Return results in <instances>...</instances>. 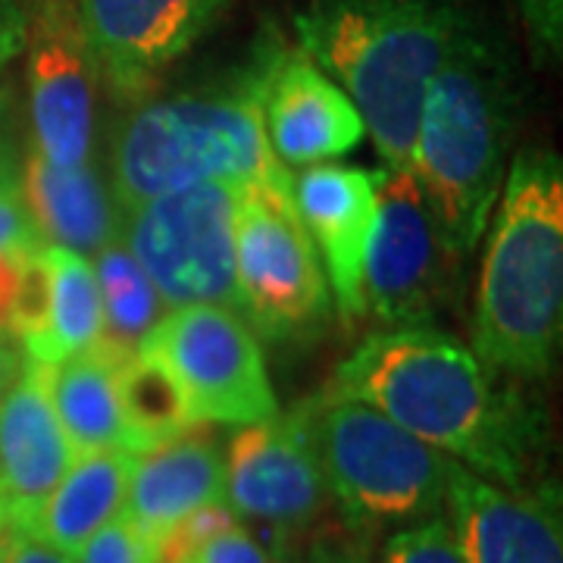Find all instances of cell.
Masks as SVG:
<instances>
[{
  "label": "cell",
  "instance_id": "1",
  "mask_svg": "<svg viewBox=\"0 0 563 563\" xmlns=\"http://www.w3.org/2000/svg\"><path fill=\"white\" fill-rule=\"evenodd\" d=\"M466 344L429 325L383 329L329 391L369 404L420 442L504 488H532L548 451L544 410Z\"/></svg>",
  "mask_w": 563,
  "mask_h": 563
},
{
  "label": "cell",
  "instance_id": "2",
  "mask_svg": "<svg viewBox=\"0 0 563 563\" xmlns=\"http://www.w3.org/2000/svg\"><path fill=\"white\" fill-rule=\"evenodd\" d=\"M485 242L473 351L517 379H544L563 342V166L520 151L504 176Z\"/></svg>",
  "mask_w": 563,
  "mask_h": 563
},
{
  "label": "cell",
  "instance_id": "3",
  "mask_svg": "<svg viewBox=\"0 0 563 563\" xmlns=\"http://www.w3.org/2000/svg\"><path fill=\"white\" fill-rule=\"evenodd\" d=\"M517 113L520 91L501 44L463 16L422 95L410 154L454 254H470L488 232Z\"/></svg>",
  "mask_w": 563,
  "mask_h": 563
},
{
  "label": "cell",
  "instance_id": "4",
  "mask_svg": "<svg viewBox=\"0 0 563 563\" xmlns=\"http://www.w3.org/2000/svg\"><path fill=\"white\" fill-rule=\"evenodd\" d=\"M461 22L448 0H307L295 38L357 107L385 169H410L422 95Z\"/></svg>",
  "mask_w": 563,
  "mask_h": 563
},
{
  "label": "cell",
  "instance_id": "5",
  "mask_svg": "<svg viewBox=\"0 0 563 563\" xmlns=\"http://www.w3.org/2000/svg\"><path fill=\"white\" fill-rule=\"evenodd\" d=\"M261 60L229 88L181 91L144 101L113 144V198L120 210L195 185L269 181L276 163L261 117Z\"/></svg>",
  "mask_w": 563,
  "mask_h": 563
},
{
  "label": "cell",
  "instance_id": "6",
  "mask_svg": "<svg viewBox=\"0 0 563 563\" xmlns=\"http://www.w3.org/2000/svg\"><path fill=\"white\" fill-rule=\"evenodd\" d=\"M320 461L329 498L357 532L439 517L457 463L369 404L325 391L295 407Z\"/></svg>",
  "mask_w": 563,
  "mask_h": 563
},
{
  "label": "cell",
  "instance_id": "7",
  "mask_svg": "<svg viewBox=\"0 0 563 563\" xmlns=\"http://www.w3.org/2000/svg\"><path fill=\"white\" fill-rule=\"evenodd\" d=\"M239 313L266 339H298L329 317V282L291 201V176L235 195Z\"/></svg>",
  "mask_w": 563,
  "mask_h": 563
},
{
  "label": "cell",
  "instance_id": "8",
  "mask_svg": "<svg viewBox=\"0 0 563 563\" xmlns=\"http://www.w3.org/2000/svg\"><path fill=\"white\" fill-rule=\"evenodd\" d=\"M235 195L232 185H195L120 210L122 244L166 310L210 303L239 313Z\"/></svg>",
  "mask_w": 563,
  "mask_h": 563
},
{
  "label": "cell",
  "instance_id": "9",
  "mask_svg": "<svg viewBox=\"0 0 563 563\" xmlns=\"http://www.w3.org/2000/svg\"><path fill=\"white\" fill-rule=\"evenodd\" d=\"M139 351L173 373L198 426H251L279 413L261 339L229 307L169 310Z\"/></svg>",
  "mask_w": 563,
  "mask_h": 563
},
{
  "label": "cell",
  "instance_id": "10",
  "mask_svg": "<svg viewBox=\"0 0 563 563\" xmlns=\"http://www.w3.org/2000/svg\"><path fill=\"white\" fill-rule=\"evenodd\" d=\"M451 244L413 169H379V207L363 266V303L385 329L426 325L448 288Z\"/></svg>",
  "mask_w": 563,
  "mask_h": 563
},
{
  "label": "cell",
  "instance_id": "11",
  "mask_svg": "<svg viewBox=\"0 0 563 563\" xmlns=\"http://www.w3.org/2000/svg\"><path fill=\"white\" fill-rule=\"evenodd\" d=\"M25 88L32 151L51 166L73 169L95 151L98 63L73 0H35L25 32Z\"/></svg>",
  "mask_w": 563,
  "mask_h": 563
},
{
  "label": "cell",
  "instance_id": "12",
  "mask_svg": "<svg viewBox=\"0 0 563 563\" xmlns=\"http://www.w3.org/2000/svg\"><path fill=\"white\" fill-rule=\"evenodd\" d=\"M98 76L120 98H144L235 0H73Z\"/></svg>",
  "mask_w": 563,
  "mask_h": 563
},
{
  "label": "cell",
  "instance_id": "13",
  "mask_svg": "<svg viewBox=\"0 0 563 563\" xmlns=\"http://www.w3.org/2000/svg\"><path fill=\"white\" fill-rule=\"evenodd\" d=\"M222 454L225 504L239 520L269 526L288 539L322 517L329 488L298 410L239 426Z\"/></svg>",
  "mask_w": 563,
  "mask_h": 563
},
{
  "label": "cell",
  "instance_id": "14",
  "mask_svg": "<svg viewBox=\"0 0 563 563\" xmlns=\"http://www.w3.org/2000/svg\"><path fill=\"white\" fill-rule=\"evenodd\" d=\"M261 117L279 166H313L354 151L366 135L361 113L335 81L279 38L261 54Z\"/></svg>",
  "mask_w": 563,
  "mask_h": 563
},
{
  "label": "cell",
  "instance_id": "15",
  "mask_svg": "<svg viewBox=\"0 0 563 563\" xmlns=\"http://www.w3.org/2000/svg\"><path fill=\"white\" fill-rule=\"evenodd\" d=\"M444 507L466 563H563L554 485L504 488L457 463Z\"/></svg>",
  "mask_w": 563,
  "mask_h": 563
},
{
  "label": "cell",
  "instance_id": "16",
  "mask_svg": "<svg viewBox=\"0 0 563 563\" xmlns=\"http://www.w3.org/2000/svg\"><path fill=\"white\" fill-rule=\"evenodd\" d=\"M291 201L310 242L317 247L329 295L344 320L366 317L363 303V266L379 207V173L313 163L291 176Z\"/></svg>",
  "mask_w": 563,
  "mask_h": 563
},
{
  "label": "cell",
  "instance_id": "17",
  "mask_svg": "<svg viewBox=\"0 0 563 563\" xmlns=\"http://www.w3.org/2000/svg\"><path fill=\"white\" fill-rule=\"evenodd\" d=\"M57 410L47 391V366L25 361L0 398V498L10 526L25 529L73 463Z\"/></svg>",
  "mask_w": 563,
  "mask_h": 563
},
{
  "label": "cell",
  "instance_id": "18",
  "mask_svg": "<svg viewBox=\"0 0 563 563\" xmlns=\"http://www.w3.org/2000/svg\"><path fill=\"white\" fill-rule=\"evenodd\" d=\"M225 498V454L203 432H181L135 454L122 517L144 542H161L188 514Z\"/></svg>",
  "mask_w": 563,
  "mask_h": 563
},
{
  "label": "cell",
  "instance_id": "19",
  "mask_svg": "<svg viewBox=\"0 0 563 563\" xmlns=\"http://www.w3.org/2000/svg\"><path fill=\"white\" fill-rule=\"evenodd\" d=\"M16 191L44 244L95 257L120 239V203L110 179L91 161L60 169L29 147L20 163Z\"/></svg>",
  "mask_w": 563,
  "mask_h": 563
},
{
  "label": "cell",
  "instance_id": "20",
  "mask_svg": "<svg viewBox=\"0 0 563 563\" xmlns=\"http://www.w3.org/2000/svg\"><path fill=\"white\" fill-rule=\"evenodd\" d=\"M132 463L135 454L122 448L76 454L60 483L54 485V492L32 517V523L25 526V532L76 558V551L98 529L122 517Z\"/></svg>",
  "mask_w": 563,
  "mask_h": 563
},
{
  "label": "cell",
  "instance_id": "21",
  "mask_svg": "<svg viewBox=\"0 0 563 563\" xmlns=\"http://www.w3.org/2000/svg\"><path fill=\"white\" fill-rule=\"evenodd\" d=\"M125 361L129 354L98 342L69 361L47 366L51 404L73 454H91L107 448L125 451L120 410V369Z\"/></svg>",
  "mask_w": 563,
  "mask_h": 563
},
{
  "label": "cell",
  "instance_id": "22",
  "mask_svg": "<svg viewBox=\"0 0 563 563\" xmlns=\"http://www.w3.org/2000/svg\"><path fill=\"white\" fill-rule=\"evenodd\" d=\"M41 257L47 269L44 322L38 339L22 351V357L41 366H54L101 342L103 310L88 257L57 244H44Z\"/></svg>",
  "mask_w": 563,
  "mask_h": 563
},
{
  "label": "cell",
  "instance_id": "23",
  "mask_svg": "<svg viewBox=\"0 0 563 563\" xmlns=\"http://www.w3.org/2000/svg\"><path fill=\"white\" fill-rule=\"evenodd\" d=\"M91 261L98 295L103 310V335L101 342L110 344L120 354H139L141 342L147 332L169 313L163 303L161 291L141 263L132 257V251L122 244V239L101 247Z\"/></svg>",
  "mask_w": 563,
  "mask_h": 563
},
{
  "label": "cell",
  "instance_id": "24",
  "mask_svg": "<svg viewBox=\"0 0 563 563\" xmlns=\"http://www.w3.org/2000/svg\"><path fill=\"white\" fill-rule=\"evenodd\" d=\"M120 410L125 451L132 454H144L198 426L173 373L141 351L122 363Z\"/></svg>",
  "mask_w": 563,
  "mask_h": 563
},
{
  "label": "cell",
  "instance_id": "25",
  "mask_svg": "<svg viewBox=\"0 0 563 563\" xmlns=\"http://www.w3.org/2000/svg\"><path fill=\"white\" fill-rule=\"evenodd\" d=\"M383 563H466L461 542L444 517L404 526L385 544Z\"/></svg>",
  "mask_w": 563,
  "mask_h": 563
},
{
  "label": "cell",
  "instance_id": "26",
  "mask_svg": "<svg viewBox=\"0 0 563 563\" xmlns=\"http://www.w3.org/2000/svg\"><path fill=\"white\" fill-rule=\"evenodd\" d=\"M76 563H154L151 544L135 532L125 517H117L98 529L88 542L76 551Z\"/></svg>",
  "mask_w": 563,
  "mask_h": 563
},
{
  "label": "cell",
  "instance_id": "27",
  "mask_svg": "<svg viewBox=\"0 0 563 563\" xmlns=\"http://www.w3.org/2000/svg\"><path fill=\"white\" fill-rule=\"evenodd\" d=\"M188 563H276V554L251 529L235 523L201 544Z\"/></svg>",
  "mask_w": 563,
  "mask_h": 563
},
{
  "label": "cell",
  "instance_id": "28",
  "mask_svg": "<svg viewBox=\"0 0 563 563\" xmlns=\"http://www.w3.org/2000/svg\"><path fill=\"white\" fill-rule=\"evenodd\" d=\"M38 247L41 242L13 244V247L0 251V339L13 342V320H16L22 282H25V269Z\"/></svg>",
  "mask_w": 563,
  "mask_h": 563
},
{
  "label": "cell",
  "instance_id": "29",
  "mask_svg": "<svg viewBox=\"0 0 563 563\" xmlns=\"http://www.w3.org/2000/svg\"><path fill=\"white\" fill-rule=\"evenodd\" d=\"M523 22L544 60H561L563 0H520Z\"/></svg>",
  "mask_w": 563,
  "mask_h": 563
},
{
  "label": "cell",
  "instance_id": "30",
  "mask_svg": "<svg viewBox=\"0 0 563 563\" xmlns=\"http://www.w3.org/2000/svg\"><path fill=\"white\" fill-rule=\"evenodd\" d=\"M0 563H76L69 554L57 551L38 536L10 526V532L0 539Z\"/></svg>",
  "mask_w": 563,
  "mask_h": 563
},
{
  "label": "cell",
  "instance_id": "31",
  "mask_svg": "<svg viewBox=\"0 0 563 563\" xmlns=\"http://www.w3.org/2000/svg\"><path fill=\"white\" fill-rule=\"evenodd\" d=\"M35 0H0V76L22 54Z\"/></svg>",
  "mask_w": 563,
  "mask_h": 563
},
{
  "label": "cell",
  "instance_id": "32",
  "mask_svg": "<svg viewBox=\"0 0 563 563\" xmlns=\"http://www.w3.org/2000/svg\"><path fill=\"white\" fill-rule=\"evenodd\" d=\"M41 242L35 225L25 213V203H22L20 191L10 188V191H0V251L3 247H13V244H35ZM44 244V242H41Z\"/></svg>",
  "mask_w": 563,
  "mask_h": 563
},
{
  "label": "cell",
  "instance_id": "33",
  "mask_svg": "<svg viewBox=\"0 0 563 563\" xmlns=\"http://www.w3.org/2000/svg\"><path fill=\"white\" fill-rule=\"evenodd\" d=\"M307 563H369L366 551L354 542H317L310 554H303Z\"/></svg>",
  "mask_w": 563,
  "mask_h": 563
},
{
  "label": "cell",
  "instance_id": "34",
  "mask_svg": "<svg viewBox=\"0 0 563 563\" xmlns=\"http://www.w3.org/2000/svg\"><path fill=\"white\" fill-rule=\"evenodd\" d=\"M22 363H25V357H22L20 344L10 342V339H0V398L10 391V385L16 383Z\"/></svg>",
  "mask_w": 563,
  "mask_h": 563
},
{
  "label": "cell",
  "instance_id": "35",
  "mask_svg": "<svg viewBox=\"0 0 563 563\" xmlns=\"http://www.w3.org/2000/svg\"><path fill=\"white\" fill-rule=\"evenodd\" d=\"M16 179H20V161L13 154V147L0 139V191L16 188Z\"/></svg>",
  "mask_w": 563,
  "mask_h": 563
},
{
  "label": "cell",
  "instance_id": "36",
  "mask_svg": "<svg viewBox=\"0 0 563 563\" xmlns=\"http://www.w3.org/2000/svg\"><path fill=\"white\" fill-rule=\"evenodd\" d=\"M276 563H307V561L298 558V554H291L288 548H279V551H276Z\"/></svg>",
  "mask_w": 563,
  "mask_h": 563
},
{
  "label": "cell",
  "instance_id": "37",
  "mask_svg": "<svg viewBox=\"0 0 563 563\" xmlns=\"http://www.w3.org/2000/svg\"><path fill=\"white\" fill-rule=\"evenodd\" d=\"M10 532V514H7V504H3V498H0V539Z\"/></svg>",
  "mask_w": 563,
  "mask_h": 563
}]
</instances>
